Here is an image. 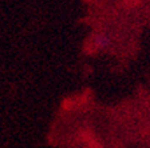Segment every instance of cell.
<instances>
[{
	"label": "cell",
	"instance_id": "6da1fadb",
	"mask_svg": "<svg viewBox=\"0 0 150 148\" xmlns=\"http://www.w3.org/2000/svg\"><path fill=\"white\" fill-rule=\"evenodd\" d=\"M93 44L98 51H106L111 47V37L107 34H95V36L93 37Z\"/></svg>",
	"mask_w": 150,
	"mask_h": 148
}]
</instances>
